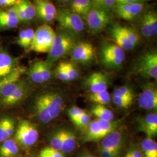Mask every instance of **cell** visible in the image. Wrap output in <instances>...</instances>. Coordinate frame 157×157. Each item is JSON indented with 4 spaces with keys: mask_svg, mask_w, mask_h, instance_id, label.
Returning a JSON list of instances; mask_svg holds the SVG:
<instances>
[{
    "mask_svg": "<svg viewBox=\"0 0 157 157\" xmlns=\"http://www.w3.org/2000/svg\"><path fill=\"white\" fill-rule=\"evenodd\" d=\"M141 34L146 38H150L157 34V14L154 11L146 12L141 19L140 22Z\"/></svg>",
    "mask_w": 157,
    "mask_h": 157,
    "instance_id": "13",
    "label": "cell"
},
{
    "mask_svg": "<svg viewBox=\"0 0 157 157\" xmlns=\"http://www.w3.org/2000/svg\"><path fill=\"white\" fill-rule=\"evenodd\" d=\"M26 68L25 67L19 65L11 73L0 80V87L6 84H10L19 81L21 80L22 76L26 72Z\"/></svg>",
    "mask_w": 157,
    "mask_h": 157,
    "instance_id": "27",
    "label": "cell"
},
{
    "mask_svg": "<svg viewBox=\"0 0 157 157\" xmlns=\"http://www.w3.org/2000/svg\"><path fill=\"white\" fill-rule=\"evenodd\" d=\"M28 91L27 84L21 80L6 84L0 87V105L3 107L14 105L23 100Z\"/></svg>",
    "mask_w": 157,
    "mask_h": 157,
    "instance_id": "4",
    "label": "cell"
},
{
    "mask_svg": "<svg viewBox=\"0 0 157 157\" xmlns=\"http://www.w3.org/2000/svg\"><path fill=\"white\" fill-rule=\"evenodd\" d=\"M60 29L65 30L78 34L84 30L82 17L71 10L65 8L57 9L56 19Z\"/></svg>",
    "mask_w": 157,
    "mask_h": 157,
    "instance_id": "6",
    "label": "cell"
},
{
    "mask_svg": "<svg viewBox=\"0 0 157 157\" xmlns=\"http://www.w3.org/2000/svg\"><path fill=\"white\" fill-rule=\"evenodd\" d=\"M18 65L17 58L5 50L0 48V80L11 73Z\"/></svg>",
    "mask_w": 157,
    "mask_h": 157,
    "instance_id": "18",
    "label": "cell"
},
{
    "mask_svg": "<svg viewBox=\"0 0 157 157\" xmlns=\"http://www.w3.org/2000/svg\"><path fill=\"white\" fill-rule=\"evenodd\" d=\"M64 106L63 98L59 93L47 91L36 98L34 110L36 117L44 124H48L57 118Z\"/></svg>",
    "mask_w": 157,
    "mask_h": 157,
    "instance_id": "1",
    "label": "cell"
},
{
    "mask_svg": "<svg viewBox=\"0 0 157 157\" xmlns=\"http://www.w3.org/2000/svg\"><path fill=\"white\" fill-rule=\"evenodd\" d=\"M34 35V30L33 29L28 28L22 30L17 37V44L23 48L29 50L32 43Z\"/></svg>",
    "mask_w": 157,
    "mask_h": 157,
    "instance_id": "26",
    "label": "cell"
},
{
    "mask_svg": "<svg viewBox=\"0 0 157 157\" xmlns=\"http://www.w3.org/2000/svg\"><path fill=\"white\" fill-rule=\"evenodd\" d=\"M91 122V117L90 115L87 113L84 112L79 118L73 122V124L80 128L87 127Z\"/></svg>",
    "mask_w": 157,
    "mask_h": 157,
    "instance_id": "40",
    "label": "cell"
},
{
    "mask_svg": "<svg viewBox=\"0 0 157 157\" xmlns=\"http://www.w3.org/2000/svg\"></svg>",
    "mask_w": 157,
    "mask_h": 157,
    "instance_id": "50",
    "label": "cell"
},
{
    "mask_svg": "<svg viewBox=\"0 0 157 157\" xmlns=\"http://www.w3.org/2000/svg\"><path fill=\"white\" fill-rule=\"evenodd\" d=\"M124 143L122 134L115 130L101 140L100 148L121 153Z\"/></svg>",
    "mask_w": 157,
    "mask_h": 157,
    "instance_id": "17",
    "label": "cell"
},
{
    "mask_svg": "<svg viewBox=\"0 0 157 157\" xmlns=\"http://www.w3.org/2000/svg\"><path fill=\"white\" fill-rule=\"evenodd\" d=\"M39 157H64L61 151H56L51 147H47L40 152Z\"/></svg>",
    "mask_w": 157,
    "mask_h": 157,
    "instance_id": "39",
    "label": "cell"
},
{
    "mask_svg": "<svg viewBox=\"0 0 157 157\" xmlns=\"http://www.w3.org/2000/svg\"><path fill=\"white\" fill-rule=\"evenodd\" d=\"M87 84L91 93H96L107 90L108 78L105 74L94 72L87 79Z\"/></svg>",
    "mask_w": 157,
    "mask_h": 157,
    "instance_id": "20",
    "label": "cell"
},
{
    "mask_svg": "<svg viewBox=\"0 0 157 157\" xmlns=\"http://www.w3.org/2000/svg\"><path fill=\"white\" fill-rule=\"evenodd\" d=\"M138 130L144 133L147 138L152 139L157 135V113H150L138 121Z\"/></svg>",
    "mask_w": 157,
    "mask_h": 157,
    "instance_id": "15",
    "label": "cell"
},
{
    "mask_svg": "<svg viewBox=\"0 0 157 157\" xmlns=\"http://www.w3.org/2000/svg\"><path fill=\"white\" fill-rule=\"evenodd\" d=\"M20 23L15 6L6 9H0V29L16 28Z\"/></svg>",
    "mask_w": 157,
    "mask_h": 157,
    "instance_id": "16",
    "label": "cell"
},
{
    "mask_svg": "<svg viewBox=\"0 0 157 157\" xmlns=\"http://www.w3.org/2000/svg\"><path fill=\"white\" fill-rule=\"evenodd\" d=\"M76 36V34L62 29L56 32L50 50L45 61L50 67L57 60L72 51L78 43Z\"/></svg>",
    "mask_w": 157,
    "mask_h": 157,
    "instance_id": "2",
    "label": "cell"
},
{
    "mask_svg": "<svg viewBox=\"0 0 157 157\" xmlns=\"http://www.w3.org/2000/svg\"><path fill=\"white\" fill-rule=\"evenodd\" d=\"M15 8L21 23L29 22L36 16V7L30 0H21Z\"/></svg>",
    "mask_w": 157,
    "mask_h": 157,
    "instance_id": "19",
    "label": "cell"
},
{
    "mask_svg": "<svg viewBox=\"0 0 157 157\" xmlns=\"http://www.w3.org/2000/svg\"><path fill=\"white\" fill-rule=\"evenodd\" d=\"M58 1H59L60 2H69L71 0H58Z\"/></svg>",
    "mask_w": 157,
    "mask_h": 157,
    "instance_id": "49",
    "label": "cell"
},
{
    "mask_svg": "<svg viewBox=\"0 0 157 157\" xmlns=\"http://www.w3.org/2000/svg\"><path fill=\"white\" fill-rule=\"evenodd\" d=\"M19 151L18 144L15 140L8 139L1 143L0 157H14Z\"/></svg>",
    "mask_w": 157,
    "mask_h": 157,
    "instance_id": "23",
    "label": "cell"
},
{
    "mask_svg": "<svg viewBox=\"0 0 157 157\" xmlns=\"http://www.w3.org/2000/svg\"><path fill=\"white\" fill-rule=\"evenodd\" d=\"M150 0H116L117 4H132L135 3H144Z\"/></svg>",
    "mask_w": 157,
    "mask_h": 157,
    "instance_id": "47",
    "label": "cell"
},
{
    "mask_svg": "<svg viewBox=\"0 0 157 157\" xmlns=\"http://www.w3.org/2000/svg\"><path fill=\"white\" fill-rule=\"evenodd\" d=\"M101 61L107 67L118 68L125 59L124 51L115 43H106L102 46Z\"/></svg>",
    "mask_w": 157,
    "mask_h": 157,
    "instance_id": "8",
    "label": "cell"
},
{
    "mask_svg": "<svg viewBox=\"0 0 157 157\" xmlns=\"http://www.w3.org/2000/svg\"><path fill=\"white\" fill-rule=\"evenodd\" d=\"M63 131L62 130L57 132L53 135L50 140V147L56 151L61 152L62 148Z\"/></svg>",
    "mask_w": 157,
    "mask_h": 157,
    "instance_id": "37",
    "label": "cell"
},
{
    "mask_svg": "<svg viewBox=\"0 0 157 157\" xmlns=\"http://www.w3.org/2000/svg\"><path fill=\"white\" fill-rule=\"evenodd\" d=\"M39 132L33 124L26 119L19 122L15 133V141L23 147L28 148L37 142Z\"/></svg>",
    "mask_w": 157,
    "mask_h": 157,
    "instance_id": "7",
    "label": "cell"
},
{
    "mask_svg": "<svg viewBox=\"0 0 157 157\" xmlns=\"http://www.w3.org/2000/svg\"><path fill=\"white\" fill-rule=\"evenodd\" d=\"M88 98L97 105H105L111 102V97L107 90L96 93H91Z\"/></svg>",
    "mask_w": 157,
    "mask_h": 157,
    "instance_id": "30",
    "label": "cell"
},
{
    "mask_svg": "<svg viewBox=\"0 0 157 157\" xmlns=\"http://www.w3.org/2000/svg\"><path fill=\"white\" fill-rule=\"evenodd\" d=\"M95 56V48L89 42L78 43L72 51V59L75 62L86 63L91 61Z\"/></svg>",
    "mask_w": 157,
    "mask_h": 157,
    "instance_id": "11",
    "label": "cell"
},
{
    "mask_svg": "<svg viewBox=\"0 0 157 157\" xmlns=\"http://www.w3.org/2000/svg\"><path fill=\"white\" fill-rule=\"evenodd\" d=\"M138 104L147 110L157 109V90L154 84L148 83L144 86L138 98Z\"/></svg>",
    "mask_w": 157,
    "mask_h": 157,
    "instance_id": "12",
    "label": "cell"
},
{
    "mask_svg": "<svg viewBox=\"0 0 157 157\" xmlns=\"http://www.w3.org/2000/svg\"><path fill=\"white\" fill-rule=\"evenodd\" d=\"M124 157H143L142 152L138 148H134L130 149L126 152Z\"/></svg>",
    "mask_w": 157,
    "mask_h": 157,
    "instance_id": "45",
    "label": "cell"
},
{
    "mask_svg": "<svg viewBox=\"0 0 157 157\" xmlns=\"http://www.w3.org/2000/svg\"><path fill=\"white\" fill-rule=\"evenodd\" d=\"M144 3L132 4H117L114 11L121 19L131 21L138 17L144 9Z\"/></svg>",
    "mask_w": 157,
    "mask_h": 157,
    "instance_id": "14",
    "label": "cell"
},
{
    "mask_svg": "<svg viewBox=\"0 0 157 157\" xmlns=\"http://www.w3.org/2000/svg\"><path fill=\"white\" fill-rule=\"evenodd\" d=\"M34 5L36 10L46 12L50 14L56 15L57 9L52 2L49 0H33Z\"/></svg>",
    "mask_w": 157,
    "mask_h": 157,
    "instance_id": "31",
    "label": "cell"
},
{
    "mask_svg": "<svg viewBox=\"0 0 157 157\" xmlns=\"http://www.w3.org/2000/svg\"><path fill=\"white\" fill-rule=\"evenodd\" d=\"M62 65L64 67L67 76L69 79V81L73 80L78 78V70L75 65L71 62H62Z\"/></svg>",
    "mask_w": 157,
    "mask_h": 157,
    "instance_id": "36",
    "label": "cell"
},
{
    "mask_svg": "<svg viewBox=\"0 0 157 157\" xmlns=\"http://www.w3.org/2000/svg\"><path fill=\"white\" fill-rule=\"evenodd\" d=\"M119 28L122 33L135 45H137L139 43L140 36L133 29L121 25H119Z\"/></svg>",
    "mask_w": 157,
    "mask_h": 157,
    "instance_id": "35",
    "label": "cell"
},
{
    "mask_svg": "<svg viewBox=\"0 0 157 157\" xmlns=\"http://www.w3.org/2000/svg\"><path fill=\"white\" fill-rule=\"evenodd\" d=\"M135 70L144 78L157 79V51H148L143 54L137 61Z\"/></svg>",
    "mask_w": 157,
    "mask_h": 157,
    "instance_id": "9",
    "label": "cell"
},
{
    "mask_svg": "<svg viewBox=\"0 0 157 157\" xmlns=\"http://www.w3.org/2000/svg\"><path fill=\"white\" fill-rule=\"evenodd\" d=\"M96 157L94 156H93V155H82L81 157Z\"/></svg>",
    "mask_w": 157,
    "mask_h": 157,
    "instance_id": "48",
    "label": "cell"
},
{
    "mask_svg": "<svg viewBox=\"0 0 157 157\" xmlns=\"http://www.w3.org/2000/svg\"><path fill=\"white\" fill-rule=\"evenodd\" d=\"M111 33L115 44L124 51L132 50L136 46L122 33L120 29L119 25L114 26L111 29Z\"/></svg>",
    "mask_w": 157,
    "mask_h": 157,
    "instance_id": "21",
    "label": "cell"
},
{
    "mask_svg": "<svg viewBox=\"0 0 157 157\" xmlns=\"http://www.w3.org/2000/svg\"><path fill=\"white\" fill-rule=\"evenodd\" d=\"M86 111L83 109L76 106L71 107L68 111V115L72 122L76 121Z\"/></svg>",
    "mask_w": 157,
    "mask_h": 157,
    "instance_id": "41",
    "label": "cell"
},
{
    "mask_svg": "<svg viewBox=\"0 0 157 157\" xmlns=\"http://www.w3.org/2000/svg\"><path fill=\"white\" fill-rule=\"evenodd\" d=\"M15 129V124L13 119L2 118L0 120V143L10 139L13 135Z\"/></svg>",
    "mask_w": 157,
    "mask_h": 157,
    "instance_id": "22",
    "label": "cell"
},
{
    "mask_svg": "<svg viewBox=\"0 0 157 157\" xmlns=\"http://www.w3.org/2000/svg\"><path fill=\"white\" fill-rule=\"evenodd\" d=\"M56 75L58 78L62 81H69L67 72L62 65V62L58 64L56 68Z\"/></svg>",
    "mask_w": 157,
    "mask_h": 157,
    "instance_id": "42",
    "label": "cell"
},
{
    "mask_svg": "<svg viewBox=\"0 0 157 157\" xmlns=\"http://www.w3.org/2000/svg\"><path fill=\"white\" fill-rule=\"evenodd\" d=\"M121 121H105L97 119L90 122L86 127L82 137L83 143L95 142L101 140L107 135L117 130Z\"/></svg>",
    "mask_w": 157,
    "mask_h": 157,
    "instance_id": "3",
    "label": "cell"
},
{
    "mask_svg": "<svg viewBox=\"0 0 157 157\" xmlns=\"http://www.w3.org/2000/svg\"><path fill=\"white\" fill-rule=\"evenodd\" d=\"M21 0H0V8H8L17 6Z\"/></svg>",
    "mask_w": 157,
    "mask_h": 157,
    "instance_id": "44",
    "label": "cell"
},
{
    "mask_svg": "<svg viewBox=\"0 0 157 157\" xmlns=\"http://www.w3.org/2000/svg\"><path fill=\"white\" fill-rule=\"evenodd\" d=\"M56 32L47 24H43L34 31L33 40L29 50L37 53H48Z\"/></svg>",
    "mask_w": 157,
    "mask_h": 157,
    "instance_id": "5",
    "label": "cell"
},
{
    "mask_svg": "<svg viewBox=\"0 0 157 157\" xmlns=\"http://www.w3.org/2000/svg\"><path fill=\"white\" fill-rule=\"evenodd\" d=\"M113 96L124 99L133 103L134 100V94L132 90L126 86H121L114 90Z\"/></svg>",
    "mask_w": 157,
    "mask_h": 157,
    "instance_id": "34",
    "label": "cell"
},
{
    "mask_svg": "<svg viewBox=\"0 0 157 157\" xmlns=\"http://www.w3.org/2000/svg\"><path fill=\"white\" fill-rule=\"evenodd\" d=\"M91 113L96 118L105 121H112L114 119V114L105 105H95L91 109Z\"/></svg>",
    "mask_w": 157,
    "mask_h": 157,
    "instance_id": "28",
    "label": "cell"
},
{
    "mask_svg": "<svg viewBox=\"0 0 157 157\" xmlns=\"http://www.w3.org/2000/svg\"><path fill=\"white\" fill-rule=\"evenodd\" d=\"M93 8L110 12L117 5L116 0H91Z\"/></svg>",
    "mask_w": 157,
    "mask_h": 157,
    "instance_id": "32",
    "label": "cell"
},
{
    "mask_svg": "<svg viewBox=\"0 0 157 157\" xmlns=\"http://www.w3.org/2000/svg\"><path fill=\"white\" fill-rule=\"evenodd\" d=\"M38 64L39 67L40 71L42 75L44 82L48 81L51 76V67L45 62V61L42 60H37Z\"/></svg>",
    "mask_w": 157,
    "mask_h": 157,
    "instance_id": "38",
    "label": "cell"
},
{
    "mask_svg": "<svg viewBox=\"0 0 157 157\" xmlns=\"http://www.w3.org/2000/svg\"><path fill=\"white\" fill-rule=\"evenodd\" d=\"M87 26L91 33H98L110 23L111 17L109 12L92 7L85 17Z\"/></svg>",
    "mask_w": 157,
    "mask_h": 157,
    "instance_id": "10",
    "label": "cell"
},
{
    "mask_svg": "<svg viewBox=\"0 0 157 157\" xmlns=\"http://www.w3.org/2000/svg\"><path fill=\"white\" fill-rule=\"evenodd\" d=\"M29 76L30 80L35 83H44V80L40 71L38 61H36L31 65L29 69Z\"/></svg>",
    "mask_w": 157,
    "mask_h": 157,
    "instance_id": "33",
    "label": "cell"
},
{
    "mask_svg": "<svg viewBox=\"0 0 157 157\" xmlns=\"http://www.w3.org/2000/svg\"><path fill=\"white\" fill-rule=\"evenodd\" d=\"M113 102V103L118 107L122 108H129L131 105H132V102L127 101L124 99L117 97H114L113 96L112 98Z\"/></svg>",
    "mask_w": 157,
    "mask_h": 157,
    "instance_id": "43",
    "label": "cell"
},
{
    "mask_svg": "<svg viewBox=\"0 0 157 157\" xmlns=\"http://www.w3.org/2000/svg\"><path fill=\"white\" fill-rule=\"evenodd\" d=\"M141 149L143 157H157V142L152 139H144L141 143Z\"/></svg>",
    "mask_w": 157,
    "mask_h": 157,
    "instance_id": "29",
    "label": "cell"
},
{
    "mask_svg": "<svg viewBox=\"0 0 157 157\" xmlns=\"http://www.w3.org/2000/svg\"><path fill=\"white\" fill-rule=\"evenodd\" d=\"M62 139L61 152L64 153H70L73 151L76 146V136L72 130H62Z\"/></svg>",
    "mask_w": 157,
    "mask_h": 157,
    "instance_id": "25",
    "label": "cell"
},
{
    "mask_svg": "<svg viewBox=\"0 0 157 157\" xmlns=\"http://www.w3.org/2000/svg\"><path fill=\"white\" fill-rule=\"evenodd\" d=\"M71 10L82 17H85L92 8L91 0H71Z\"/></svg>",
    "mask_w": 157,
    "mask_h": 157,
    "instance_id": "24",
    "label": "cell"
},
{
    "mask_svg": "<svg viewBox=\"0 0 157 157\" xmlns=\"http://www.w3.org/2000/svg\"><path fill=\"white\" fill-rule=\"evenodd\" d=\"M100 152L102 157H118L120 154L118 152L105 149H100Z\"/></svg>",
    "mask_w": 157,
    "mask_h": 157,
    "instance_id": "46",
    "label": "cell"
}]
</instances>
